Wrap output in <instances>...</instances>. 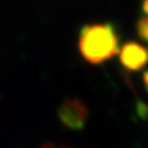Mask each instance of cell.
Wrapping results in <instances>:
<instances>
[{
    "label": "cell",
    "instance_id": "obj_1",
    "mask_svg": "<svg viewBox=\"0 0 148 148\" xmlns=\"http://www.w3.org/2000/svg\"><path fill=\"white\" fill-rule=\"evenodd\" d=\"M80 56L90 64H103L119 54V36L111 24H90L82 29L78 41Z\"/></svg>",
    "mask_w": 148,
    "mask_h": 148
},
{
    "label": "cell",
    "instance_id": "obj_6",
    "mask_svg": "<svg viewBox=\"0 0 148 148\" xmlns=\"http://www.w3.org/2000/svg\"><path fill=\"white\" fill-rule=\"evenodd\" d=\"M143 82H145L146 89H147V91H148V72H146L145 75H143Z\"/></svg>",
    "mask_w": 148,
    "mask_h": 148
},
{
    "label": "cell",
    "instance_id": "obj_7",
    "mask_svg": "<svg viewBox=\"0 0 148 148\" xmlns=\"http://www.w3.org/2000/svg\"><path fill=\"white\" fill-rule=\"evenodd\" d=\"M143 11H145L146 15H148V0L143 1Z\"/></svg>",
    "mask_w": 148,
    "mask_h": 148
},
{
    "label": "cell",
    "instance_id": "obj_2",
    "mask_svg": "<svg viewBox=\"0 0 148 148\" xmlns=\"http://www.w3.org/2000/svg\"><path fill=\"white\" fill-rule=\"evenodd\" d=\"M119 57L125 68L136 72L146 67L148 63V49L143 45L131 41L120 47Z\"/></svg>",
    "mask_w": 148,
    "mask_h": 148
},
{
    "label": "cell",
    "instance_id": "obj_4",
    "mask_svg": "<svg viewBox=\"0 0 148 148\" xmlns=\"http://www.w3.org/2000/svg\"><path fill=\"white\" fill-rule=\"evenodd\" d=\"M137 35L138 37L148 43V16H145L137 22Z\"/></svg>",
    "mask_w": 148,
    "mask_h": 148
},
{
    "label": "cell",
    "instance_id": "obj_5",
    "mask_svg": "<svg viewBox=\"0 0 148 148\" xmlns=\"http://www.w3.org/2000/svg\"><path fill=\"white\" fill-rule=\"evenodd\" d=\"M41 148H71V147H64V146H57V145H52V143H48V145H45Z\"/></svg>",
    "mask_w": 148,
    "mask_h": 148
},
{
    "label": "cell",
    "instance_id": "obj_3",
    "mask_svg": "<svg viewBox=\"0 0 148 148\" xmlns=\"http://www.w3.org/2000/svg\"><path fill=\"white\" fill-rule=\"evenodd\" d=\"M59 119L66 126L78 128L88 119V108L82 100L69 99L59 108Z\"/></svg>",
    "mask_w": 148,
    "mask_h": 148
}]
</instances>
